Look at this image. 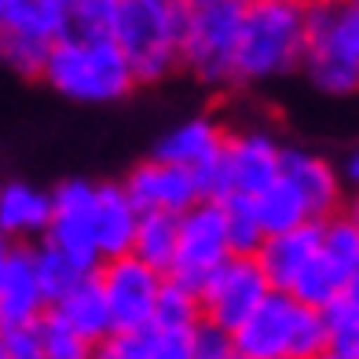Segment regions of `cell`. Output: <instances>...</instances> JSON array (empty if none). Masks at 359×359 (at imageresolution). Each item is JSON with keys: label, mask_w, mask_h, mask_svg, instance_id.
I'll return each mask as SVG.
<instances>
[{"label": "cell", "mask_w": 359, "mask_h": 359, "mask_svg": "<svg viewBox=\"0 0 359 359\" xmlns=\"http://www.w3.org/2000/svg\"><path fill=\"white\" fill-rule=\"evenodd\" d=\"M44 85L81 107H110L128 100L140 85V77L110 34L103 37L62 34L52 55H48Z\"/></svg>", "instance_id": "6da1fadb"}, {"label": "cell", "mask_w": 359, "mask_h": 359, "mask_svg": "<svg viewBox=\"0 0 359 359\" xmlns=\"http://www.w3.org/2000/svg\"><path fill=\"white\" fill-rule=\"evenodd\" d=\"M191 0H114V41L128 55L140 85H158L184 67Z\"/></svg>", "instance_id": "7a4b0ae2"}, {"label": "cell", "mask_w": 359, "mask_h": 359, "mask_svg": "<svg viewBox=\"0 0 359 359\" xmlns=\"http://www.w3.org/2000/svg\"><path fill=\"white\" fill-rule=\"evenodd\" d=\"M308 19L304 0H246L238 48V85H264L304 67Z\"/></svg>", "instance_id": "3957f363"}, {"label": "cell", "mask_w": 359, "mask_h": 359, "mask_svg": "<svg viewBox=\"0 0 359 359\" xmlns=\"http://www.w3.org/2000/svg\"><path fill=\"white\" fill-rule=\"evenodd\" d=\"M326 348H330L326 312L279 290L235 330V352L246 359H316Z\"/></svg>", "instance_id": "277c9868"}, {"label": "cell", "mask_w": 359, "mask_h": 359, "mask_svg": "<svg viewBox=\"0 0 359 359\" xmlns=\"http://www.w3.org/2000/svg\"><path fill=\"white\" fill-rule=\"evenodd\" d=\"M301 70L316 92L334 100H348L359 92V11L348 0L312 8Z\"/></svg>", "instance_id": "5b68a950"}, {"label": "cell", "mask_w": 359, "mask_h": 359, "mask_svg": "<svg viewBox=\"0 0 359 359\" xmlns=\"http://www.w3.org/2000/svg\"><path fill=\"white\" fill-rule=\"evenodd\" d=\"M246 0H191L184 70L209 88L238 85V48Z\"/></svg>", "instance_id": "8992f818"}, {"label": "cell", "mask_w": 359, "mask_h": 359, "mask_svg": "<svg viewBox=\"0 0 359 359\" xmlns=\"http://www.w3.org/2000/svg\"><path fill=\"white\" fill-rule=\"evenodd\" d=\"M283 154L286 143L268 128H242V133H227L224 154L213 165V172L202 176L205 198H257L264 187H271L283 176Z\"/></svg>", "instance_id": "52a82bcc"}, {"label": "cell", "mask_w": 359, "mask_h": 359, "mask_svg": "<svg viewBox=\"0 0 359 359\" xmlns=\"http://www.w3.org/2000/svg\"><path fill=\"white\" fill-rule=\"evenodd\" d=\"M235 257L231 231H227V209L217 198H202L191 213L180 217V250L172 260L169 279L202 293V286Z\"/></svg>", "instance_id": "ba28073f"}, {"label": "cell", "mask_w": 359, "mask_h": 359, "mask_svg": "<svg viewBox=\"0 0 359 359\" xmlns=\"http://www.w3.org/2000/svg\"><path fill=\"white\" fill-rule=\"evenodd\" d=\"M100 283L107 290V301H110V312H114V330L118 334L151 330L169 275H161L158 268L143 264L140 257L128 253V257H118V260H107L100 268Z\"/></svg>", "instance_id": "9c48e42d"}, {"label": "cell", "mask_w": 359, "mask_h": 359, "mask_svg": "<svg viewBox=\"0 0 359 359\" xmlns=\"http://www.w3.org/2000/svg\"><path fill=\"white\" fill-rule=\"evenodd\" d=\"M52 227H48L44 242L67 253L77 268L95 275L107 260L100 253V238H95V184L88 180H62L52 191Z\"/></svg>", "instance_id": "30bf717a"}, {"label": "cell", "mask_w": 359, "mask_h": 359, "mask_svg": "<svg viewBox=\"0 0 359 359\" xmlns=\"http://www.w3.org/2000/svg\"><path fill=\"white\" fill-rule=\"evenodd\" d=\"M271 283L257 257H231L227 264L202 286V316L209 323L224 326V330H238L260 304L271 297Z\"/></svg>", "instance_id": "8fae6325"}, {"label": "cell", "mask_w": 359, "mask_h": 359, "mask_svg": "<svg viewBox=\"0 0 359 359\" xmlns=\"http://www.w3.org/2000/svg\"><path fill=\"white\" fill-rule=\"evenodd\" d=\"M52 301L44 293L37 271V246L29 242H4L0 250V326H37Z\"/></svg>", "instance_id": "7c38bea8"}, {"label": "cell", "mask_w": 359, "mask_h": 359, "mask_svg": "<svg viewBox=\"0 0 359 359\" xmlns=\"http://www.w3.org/2000/svg\"><path fill=\"white\" fill-rule=\"evenodd\" d=\"M121 184H125L128 198L136 202L140 213L184 217V213H191V209L205 198L198 176L187 172V169H180V165H169V161H161V158L136 161V165L125 172Z\"/></svg>", "instance_id": "4fadbf2b"}, {"label": "cell", "mask_w": 359, "mask_h": 359, "mask_svg": "<svg viewBox=\"0 0 359 359\" xmlns=\"http://www.w3.org/2000/svg\"><path fill=\"white\" fill-rule=\"evenodd\" d=\"M224 143H227V133L209 118V114H194V118L172 125L169 133H161L151 158H161L169 165H180L194 176H209L213 165L224 154Z\"/></svg>", "instance_id": "5bb4252c"}, {"label": "cell", "mask_w": 359, "mask_h": 359, "mask_svg": "<svg viewBox=\"0 0 359 359\" xmlns=\"http://www.w3.org/2000/svg\"><path fill=\"white\" fill-rule=\"evenodd\" d=\"M319 250H323V224L312 220V224L293 227V231L268 235L264 246L257 250V264L264 268L271 290L293 293V286L304 279V271L316 264Z\"/></svg>", "instance_id": "9a60e30c"}, {"label": "cell", "mask_w": 359, "mask_h": 359, "mask_svg": "<svg viewBox=\"0 0 359 359\" xmlns=\"http://www.w3.org/2000/svg\"><path fill=\"white\" fill-rule=\"evenodd\" d=\"M283 176L293 180V187L304 194L308 209H312V220L323 224L330 217H341V205H345V176L326 158L304 151V147H286Z\"/></svg>", "instance_id": "2e32d148"}, {"label": "cell", "mask_w": 359, "mask_h": 359, "mask_svg": "<svg viewBox=\"0 0 359 359\" xmlns=\"http://www.w3.org/2000/svg\"><path fill=\"white\" fill-rule=\"evenodd\" d=\"M140 220H143V213L128 198L121 180L95 184V238H100L103 260H118V257L133 253L136 235H140Z\"/></svg>", "instance_id": "e0dca14e"}, {"label": "cell", "mask_w": 359, "mask_h": 359, "mask_svg": "<svg viewBox=\"0 0 359 359\" xmlns=\"http://www.w3.org/2000/svg\"><path fill=\"white\" fill-rule=\"evenodd\" d=\"M52 191H41L26 180H8L0 187V231L8 242H44L52 227Z\"/></svg>", "instance_id": "ac0fdd59"}, {"label": "cell", "mask_w": 359, "mask_h": 359, "mask_svg": "<svg viewBox=\"0 0 359 359\" xmlns=\"http://www.w3.org/2000/svg\"><path fill=\"white\" fill-rule=\"evenodd\" d=\"M52 312H59L77 334H85L92 345H103V341H110L114 334H118L114 330V312H110L107 290L100 283V271L88 275L85 283H77Z\"/></svg>", "instance_id": "d6986e66"}, {"label": "cell", "mask_w": 359, "mask_h": 359, "mask_svg": "<svg viewBox=\"0 0 359 359\" xmlns=\"http://www.w3.org/2000/svg\"><path fill=\"white\" fill-rule=\"evenodd\" d=\"M253 209L260 217V227L264 235H283V231H293L301 224H312V209H308L304 194L293 187V180L279 176L271 187H264L253 198Z\"/></svg>", "instance_id": "ffe728a7"}, {"label": "cell", "mask_w": 359, "mask_h": 359, "mask_svg": "<svg viewBox=\"0 0 359 359\" xmlns=\"http://www.w3.org/2000/svg\"><path fill=\"white\" fill-rule=\"evenodd\" d=\"M176 250H180V217L143 213L133 257H140L143 264L158 268L161 275H169L172 271V260H176Z\"/></svg>", "instance_id": "44dd1931"}, {"label": "cell", "mask_w": 359, "mask_h": 359, "mask_svg": "<svg viewBox=\"0 0 359 359\" xmlns=\"http://www.w3.org/2000/svg\"><path fill=\"white\" fill-rule=\"evenodd\" d=\"M37 271H41V283H44V293L52 308L67 297V293L88 279L85 268H77L67 253H59L55 246H48V242H37Z\"/></svg>", "instance_id": "7402d4cb"}, {"label": "cell", "mask_w": 359, "mask_h": 359, "mask_svg": "<svg viewBox=\"0 0 359 359\" xmlns=\"http://www.w3.org/2000/svg\"><path fill=\"white\" fill-rule=\"evenodd\" d=\"M37 330H41V345H44L48 359H92V352H95L92 341L85 334H77L59 312H48L37 323Z\"/></svg>", "instance_id": "603a6c76"}, {"label": "cell", "mask_w": 359, "mask_h": 359, "mask_svg": "<svg viewBox=\"0 0 359 359\" xmlns=\"http://www.w3.org/2000/svg\"><path fill=\"white\" fill-rule=\"evenodd\" d=\"M205 316H202V297L191 293L187 286L180 283H165L161 290V301H158V316H154V326H169V330H194Z\"/></svg>", "instance_id": "cb8c5ba5"}, {"label": "cell", "mask_w": 359, "mask_h": 359, "mask_svg": "<svg viewBox=\"0 0 359 359\" xmlns=\"http://www.w3.org/2000/svg\"><path fill=\"white\" fill-rule=\"evenodd\" d=\"M227 231H231V250L235 257H257V250L264 246V227L253 209V198H227Z\"/></svg>", "instance_id": "d4e9b609"}, {"label": "cell", "mask_w": 359, "mask_h": 359, "mask_svg": "<svg viewBox=\"0 0 359 359\" xmlns=\"http://www.w3.org/2000/svg\"><path fill=\"white\" fill-rule=\"evenodd\" d=\"M143 359H198L194 330H169V326L143 330Z\"/></svg>", "instance_id": "484cf974"}, {"label": "cell", "mask_w": 359, "mask_h": 359, "mask_svg": "<svg viewBox=\"0 0 359 359\" xmlns=\"http://www.w3.org/2000/svg\"><path fill=\"white\" fill-rule=\"evenodd\" d=\"M326 323H330V348L359 355V304L341 297L326 308Z\"/></svg>", "instance_id": "4316f807"}, {"label": "cell", "mask_w": 359, "mask_h": 359, "mask_svg": "<svg viewBox=\"0 0 359 359\" xmlns=\"http://www.w3.org/2000/svg\"><path fill=\"white\" fill-rule=\"evenodd\" d=\"M110 29H114V0H85V4L70 11V22H67V34H81V37H103Z\"/></svg>", "instance_id": "83f0119b"}, {"label": "cell", "mask_w": 359, "mask_h": 359, "mask_svg": "<svg viewBox=\"0 0 359 359\" xmlns=\"http://www.w3.org/2000/svg\"><path fill=\"white\" fill-rule=\"evenodd\" d=\"M0 359H48L37 326H8L0 330Z\"/></svg>", "instance_id": "f1b7e54d"}, {"label": "cell", "mask_w": 359, "mask_h": 359, "mask_svg": "<svg viewBox=\"0 0 359 359\" xmlns=\"http://www.w3.org/2000/svg\"><path fill=\"white\" fill-rule=\"evenodd\" d=\"M235 352V334L224 330V326L202 319L194 326V355L198 359H227Z\"/></svg>", "instance_id": "f546056e"}, {"label": "cell", "mask_w": 359, "mask_h": 359, "mask_svg": "<svg viewBox=\"0 0 359 359\" xmlns=\"http://www.w3.org/2000/svg\"><path fill=\"white\" fill-rule=\"evenodd\" d=\"M92 359H143V330L140 334H114L110 341L95 345Z\"/></svg>", "instance_id": "4dcf8cb0"}, {"label": "cell", "mask_w": 359, "mask_h": 359, "mask_svg": "<svg viewBox=\"0 0 359 359\" xmlns=\"http://www.w3.org/2000/svg\"><path fill=\"white\" fill-rule=\"evenodd\" d=\"M341 176H345V184H348V187H355V194H359V143H352V147H348L345 161H341Z\"/></svg>", "instance_id": "1f68e13d"}, {"label": "cell", "mask_w": 359, "mask_h": 359, "mask_svg": "<svg viewBox=\"0 0 359 359\" xmlns=\"http://www.w3.org/2000/svg\"><path fill=\"white\" fill-rule=\"evenodd\" d=\"M316 359H359V355H352V352H341V348H326L323 355H316Z\"/></svg>", "instance_id": "d6a6232c"}, {"label": "cell", "mask_w": 359, "mask_h": 359, "mask_svg": "<svg viewBox=\"0 0 359 359\" xmlns=\"http://www.w3.org/2000/svg\"><path fill=\"white\" fill-rule=\"evenodd\" d=\"M345 213H348V220H352V224L359 227V194H355V198L348 202V209H345Z\"/></svg>", "instance_id": "836d02e7"}, {"label": "cell", "mask_w": 359, "mask_h": 359, "mask_svg": "<svg viewBox=\"0 0 359 359\" xmlns=\"http://www.w3.org/2000/svg\"><path fill=\"white\" fill-rule=\"evenodd\" d=\"M319 4H345V0H308V8H319Z\"/></svg>", "instance_id": "e575fe53"}, {"label": "cell", "mask_w": 359, "mask_h": 359, "mask_svg": "<svg viewBox=\"0 0 359 359\" xmlns=\"http://www.w3.org/2000/svg\"><path fill=\"white\" fill-rule=\"evenodd\" d=\"M227 359H246V355H238V352H231V355H227Z\"/></svg>", "instance_id": "d590c367"}, {"label": "cell", "mask_w": 359, "mask_h": 359, "mask_svg": "<svg viewBox=\"0 0 359 359\" xmlns=\"http://www.w3.org/2000/svg\"><path fill=\"white\" fill-rule=\"evenodd\" d=\"M348 4H352V8H355V11H359V0H348Z\"/></svg>", "instance_id": "8d00e7d4"}, {"label": "cell", "mask_w": 359, "mask_h": 359, "mask_svg": "<svg viewBox=\"0 0 359 359\" xmlns=\"http://www.w3.org/2000/svg\"><path fill=\"white\" fill-rule=\"evenodd\" d=\"M304 4H308V0H304Z\"/></svg>", "instance_id": "74e56055"}]
</instances>
